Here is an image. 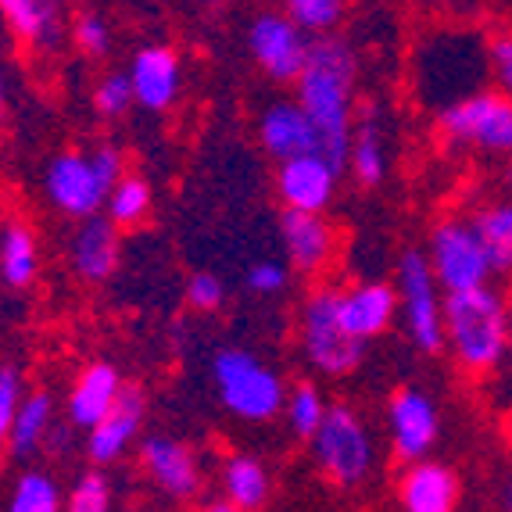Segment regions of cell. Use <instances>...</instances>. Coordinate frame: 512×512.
<instances>
[{
    "label": "cell",
    "instance_id": "cell-1",
    "mask_svg": "<svg viewBox=\"0 0 512 512\" xmlns=\"http://www.w3.org/2000/svg\"><path fill=\"white\" fill-rule=\"evenodd\" d=\"M355 83H359L355 51L341 36H316L294 86H298V104L316 126L319 154H326L341 172L355 126Z\"/></svg>",
    "mask_w": 512,
    "mask_h": 512
},
{
    "label": "cell",
    "instance_id": "cell-2",
    "mask_svg": "<svg viewBox=\"0 0 512 512\" xmlns=\"http://www.w3.org/2000/svg\"><path fill=\"white\" fill-rule=\"evenodd\" d=\"M444 351L470 376H495L509 359V312L495 283L444 294Z\"/></svg>",
    "mask_w": 512,
    "mask_h": 512
},
{
    "label": "cell",
    "instance_id": "cell-3",
    "mask_svg": "<svg viewBox=\"0 0 512 512\" xmlns=\"http://www.w3.org/2000/svg\"><path fill=\"white\" fill-rule=\"evenodd\" d=\"M212 380L226 412L248 423H265L283 412L287 387L280 373L265 366L248 348H219L212 359Z\"/></svg>",
    "mask_w": 512,
    "mask_h": 512
},
{
    "label": "cell",
    "instance_id": "cell-4",
    "mask_svg": "<svg viewBox=\"0 0 512 512\" xmlns=\"http://www.w3.org/2000/svg\"><path fill=\"white\" fill-rule=\"evenodd\" d=\"M337 291L341 287L316 283L298 312L301 355H305L308 366L323 376H348L362 362V355H366V344L355 341L344 330L341 312H337Z\"/></svg>",
    "mask_w": 512,
    "mask_h": 512
},
{
    "label": "cell",
    "instance_id": "cell-5",
    "mask_svg": "<svg viewBox=\"0 0 512 512\" xmlns=\"http://www.w3.org/2000/svg\"><path fill=\"white\" fill-rule=\"evenodd\" d=\"M308 444H312V459L323 470V477L337 487L366 484L376 466V444L366 419L344 402L326 409L323 423L308 437Z\"/></svg>",
    "mask_w": 512,
    "mask_h": 512
},
{
    "label": "cell",
    "instance_id": "cell-6",
    "mask_svg": "<svg viewBox=\"0 0 512 512\" xmlns=\"http://www.w3.org/2000/svg\"><path fill=\"white\" fill-rule=\"evenodd\" d=\"M427 262L430 273H434L437 287L444 294H459V291H477L495 283V269H491V258L480 233L473 230L470 215H444L430 226L427 240Z\"/></svg>",
    "mask_w": 512,
    "mask_h": 512
},
{
    "label": "cell",
    "instance_id": "cell-7",
    "mask_svg": "<svg viewBox=\"0 0 512 512\" xmlns=\"http://www.w3.org/2000/svg\"><path fill=\"white\" fill-rule=\"evenodd\" d=\"M441 133L448 144L473 147L484 154L512 151V97L502 90H473L444 104Z\"/></svg>",
    "mask_w": 512,
    "mask_h": 512
},
{
    "label": "cell",
    "instance_id": "cell-8",
    "mask_svg": "<svg viewBox=\"0 0 512 512\" xmlns=\"http://www.w3.org/2000/svg\"><path fill=\"white\" fill-rule=\"evenodd\" d=\"M394 294L402 308V323L409 341L423 355L444 351V291L437 287L423 251H405L394 273Z\"/></svg>",
    "mask_w": 512,
    "mask_h": 512
},
{
    "label": "cell",
    "instance_id": "cell-9",
    "mask_svg": "<svg viewBox=\"0 0 512 512\" xmlns=\"http://www.w3.org/2000/svg\"><path fill=\"white\" fill-rule=\"evenodd\" d=\"M43 190H47V201L61 215L79 222L104 212L111 183L104 180V172L97 169L90 151H61L43 172Z\"/></svg>",
    "mask_w": 512,
    "mask_h": 512
},
{
    "label": "cell",
    "instance_id": "cell-10",
    "mask_svg": "<svg viewBox=\"0 0 512 512\" xmlns=\"http://www.w3.org/2000/svg\"><path fill=\"white\" fill-rule=\"evenodd\" d=\"M387 437L398 462L430 459L437 437H441V412L437 402L419 387H402L387 402Z\"/></svg>",
    "mask_w": 512,
    "mask_h": 512
},
{
    "label": "cell",
    "instance_id": "cell-11",
    "mask_svg": "<svg viewBox=\"0 0 512 512\" xmlns=\"http://www.w3.org/2000/svg\"><path fill=\"white\" fill-rule=\"evenodd\" d=\"M308 40L305 29H298L287 15H258L248 29V51L258 61V69L276 83H294L298 72L305 69L308 58Z\"/></svg>",
    "mask_w": 512,
    "mask_h": 512
},
{
    "label": "cell",
    "instance_id": "cell-12",
    "mask_svg": "<svg viewBox=\"0 0 512 512\" xmlns=\"http://www.w3.org/2000/svg\"><path fill=\"white\" fill-rule=\"evenodd\" d=\"M341 169L319 151L294 154L276 169V194L287 212H326L337 194Z\"/></svg>",
    "mask_w": 512,
    "mask_h": 512
},
{
    "label": "cell",
    "instance_id": "cell-13",
    "mask_svg": "<svg viewBox=\"0 0 512 512\" xmlns=\"http://www.w3.org/2000/svg\"><path fill=\"white\" fill-rule=\"evenodd\" d=\"M144 419H147V394L137 384H126L119 394V402L108 409V416L97 419L94 427L86 430V459L94 462V466L119 462L140 441Z\"/></svg>",
    "mask_w": 512,
    "mask_h": 512
},
{
    "label": "cell",
    "instance_id": "cell-14",
    "mask_svg": "<svg viewBox=\"0 0 512 512\" xmlns=\"http://www.w3.org/2000/svg\"><path fill=\"white\" fill-rule=\"evenodd\" d=\"M280 237L287 248V262L301 276H323L337 255V230L323 212H287L283 208Z\"/></svg>",
    "mask_w": 512,
    "mask_h": 512
},
{
    "label": "cell",
    "instance_id": "cell-15",
    "mask_svg": "<svg viewBox=\"0 0 512 512\" xmlns=\"http://www.w3.org/2000/svg\"><path fill=\"white\" fill-rule=\"evenodd\" d=\"M140 466L151 477V484L162 495L176 498V502H190L201 491V466L197 455L176 437L151 434L140 441Z\"/></svg>",
    "mask_w": 512,
    "mask_h": 512
},
{
    "label": "cell",
    "instance_id": "cell-16",
    "mask_svg": "<svg viewBox=\"0 0 512 512\" xmlns=\"http://www.w3.org/2000/svg\"><path fill=\"white\" fill-rule=\"evenodd\" d=\"M69 262L83 283H108L122 262V230L108 215L79 219L69 244Z\"/></svg>",
    "mask_w": 512,
    "mask_h": 512
},
{
    "label": "cell",
    "instance_id": "cell-17",
    "mask_svg": "<svg viewBox=\"0 0 512 512\" xmlns=\"http://www.w3.org/2000/svg\"><path fill=\"white\" fill-rule=\"evenodd\" d=\"M129 86H133V101L147 111H165L176 104L183 86V65L180 54L172 47H144V51L133 54V65H129Z\"/></svg>",
    "mask_w": 512,
    "mask_h": 512
},
{
    "label": "cell",
    "instance_id": "cell-18",
    "mask_svg": "<svg viewBox=\"0 0 512 512\" xmlns=\"http://www.w3.org/2000/svg\"><path fill=\"white\" fill-rule=\"evenodd\" d=\"M337 312H341L344 330L366 344L398 319V294L391 283L380 280L351 283L348 291H337Z\"/></svg>",
    "mask_w": 512,
    "mask_h": 512
},
{
    "label": "cell",
    "instance_id": "cell-19",
    "mask_svg": "<svg viewBox=\"0 0 512 512\" xmlns=\"http://www.w3.org/2000/svg\"><path fill=\"white\" fill-rule=\"evenodd\" d=\"M462 498L459 473L434 459L409 462L398 480V502L402 512H455Z\"/></svg>",
    "mask_w": 512,
    "mask_h": 512
},
{
    "label": "cell",
    "instance_id": "cell-20",
    "mask_svg": "<svg viewBox=\"0 0 512 512\" xmlns=\"http://www.w3.org/2000/svg\"><path fill=\"white\" fill-rule=\"evenodd\" d=\"M122 387V373L111 362H90L83 373L76 376V384L69 391V402H65V416L76 430H90L97 419L108 416V409L119 402Z\"/></svg>",
    "mask_w": 512,
    "mask_h": 512
},
{
    "label": "cell",
    "instance_id": "cell-21",
    "mask_svg": "<svg viewBox=\"0 0 512 512\" xmlns=\"http://www.w3.org/2000/svg\"><path fill=\"white\" fill-rule=\"evenodd\" d=\"M258 140L276 162H287L294 154L319 151L316 126L298 101H276L258 115Z\"/></svg>",
    "mask_w": 512,
    "mask_h": 512
},
{
    "label": "cell",
    "instance_id": "cell-22",
    "mask_svg": "<svg viewBox=\"0 0 512 512\" xmlns=\"http://www.w3.org/2000/svg\"><path fill=\"white\" fill-rule=\"evenodd\" d=\"M0 15L29 51H54L65 36V0H0Z\"/></svg>",
    "mask_w": 512,
    "mask_h": 512
},
{
    "label": "cell",
    "instance_id": "cell-23",
    "mask_svg": "<svg viewBox=\"0 0 512 512\" xmlns=\"http://www.w3.org/2000/svg\"><path fill=\"white\" fill-rule=\"evenodd\" d=\"M40 240L26 219L0 222V283L11 291H26L40 276Z\"/></svg>",
    "mask_w": 512,
    "mask_h": 512
},
{
    "label": "cell",
    "instance_id": "cell-24",
    "mask_svg": "<svg viewBox=\"0 0 512 512\" xmlns=\"http://www.w3.org/2000/svg\"><path fill=\"white\" fill-rule=\"evenodd\" d=\"M344 169L351 172V180L359 187H380L387 180V137L384 122L376 119L373 111H366L362 119L351 126V144H348V162Z\"/></svg>",
    "mask_w": 512,
    "mask_h": 512
},
{
    "label": "cell",
    "instance_id": "cell-25",
    "mask_svg": "<svg viewBox=\"0 0 512 512\" xmlns=\"http://www.w3.org/2000/svg\"><path fill=\"white\" fill-rule=\"evenodd\" d=\"M470 222H473V230L480 233V240H484L495 276L512 280V197L484 201V205L470 215Z\"/></svg>",
    "mask_w": 512,
    "mask_h": 512
},
{
    "label": "cell",
    "instance_id": "cell-26",
    "mask_svg": "<svg viewBox=\"0 0 512 512\" xmlns=\"http://www.w3.org/2000/svg\"><path fill=\"white\" fill-rule=\"evenodd\" d=\"M269 473L255 455H230L222 462V498L240 512H258L269 502Z\"/></svg>",
    "mask_w": 512,
    "mask_h": 512
},
{
    "label": "cell",
    "instance_id": "cell-27",
    "mask_svg": "<svg viewBox=\"0 0 512 512\" xmlns=\"http://www.w3.org/2000/svg\"><path fill=\"white\" fill-rule=\"evenodd\" d=\"M54 427V398L47 391H33L22 398L15 412V423H11L8 434V452L15 459H29L43 448L47 434Z\"/></svg>",
    "mask_w": 512,
    "mask_h": 512
},
{
    "label": "cell",
    "instance_id": "cell-28",
    "mask_svg": "<svg viewBox=\"0 0 512 512\" xmlns=\"http://www.w3.org/2000/svg\"><path fill=\"white\" fill-rule=\"evenodd\" d=\"M65 491L47 470H26L11 484L4 512H61Z\"/></svg>",
    "mask_w": 512,
    "mask_h": 512
},
{
    "label": "cell",
    "instance_id": "cell-29",
    "mask_svg": "<svg viewBox=\"0 0 512 512\" xmlns=\"http://www.w3.org/2000/svg\"><path fill=\"white\" fill-rule=\"evenodd\" d=\"M154 205V194H151V183L144 176H122L115 187L108 190V201H104V215H108L119 230H133L140 222L151 215Z\"/></svg>",
    "mask_w": 512,
    "mask_h": 512
},
{
    "label": "cell",
    "instance_id": "cell-30",
    "mask_svg": "<svg viewBox=\"0 0 512 512\" xmlns=\"http://www.w3.org/2000/svg\"><path fill=\"white\" fill-rule=\"evenodd\" d=\"M326 409H330V402H326L323 391H319L316 384H298L291 394H287V402H283L287 423H291L294 434L305 437V441L319 430V423H323Z\"/></svg>",
    "mask_w": 512,
    "mask_h": 512
},
{
    "label": "cell",
    "instance_id": "cell-31",
    "mask_svg": "<svg viewBox=\"0 0 512 512\" xmlns=\"http://www.w3.org/2000/svg\"><path fill=\"white\" fill-rule=\"evenodd\" d=\"M61 512H111V480L101 473V466L83 470L72 480Z\"/></svg>",
    "mask_w": 512,
    "mask_h": 512
},
{
    "label": "cell",
    "instance_id": "cell-32",
    "mask_svg": "<svg viewBox=\"0 0 512 512\" xmlns=\"http://www.w3.org/2000/svg\"><path fill=\"white\" fill-rule=\"evenodd\" d=\"M283 15L305 33L326 36L344 15V0H283Z\"/></svg>",
    "mask_w": 512,
    "mask_h": 512
},
{
    "label": "cell",
    "instance_id": "cell-33",
    "mask_svg": "<svg viewBox=\"0 0 512 512\" xmlns=\"http://www.w3.org/2000/svg\"><path fill=\"white\" fill-rule=\"evenodd\" d=\"M69 33H72V43L79 47V54H86V58H104V54L111 51V29L97 11H79V15L72 18Z\"/></svg>",
    "mask_w": 512,
    "mask_h": 512
},
{
    "label": "cell",
    "instance_id": "cell-34",
    "mask_svg": "<svg viewBox=\"0 0 512 512\" xmlns=\"http://www.w3.org/2000/svg\"><path fill=\"white\" fill-rule=\"evenodd\" d=\"M133 86H129L126 72H108L101 83L94 86V108L104 119H122L133 108Z\"/></svg>",
    "mask_w": 512,
    "mask_h": 512
},
{
    "label": "cell",
    "instance_id": "cell-35",
    "mask_svg": "<svg viewBox=\"0 0 512 512\" xmlns=\"http://www.w3.org/2000/svg\"><path fill=\"white\" fill-rule=\"evenodd\" d=\"M26 398V387H22V373L15 366H0V448H8L11 423H15V412Z\"/></svg>",
    "mask_w": 512,
    "mask_h": 512
},
{
    "label": "cell",
    "instance_id": "cell-36",
    "mask_svg": "<svg viewBox=\"0 0 512 512\" xmlns=\"http://www.w3.org/2000/svg\"><path fill=\"white\" fill-rule=\"evenodd\" d=\"M226 301V287L215 273H194L187 280V305L194 312H219Z\"/></svg>",
    "mask_w": 512,
    "mask_h": 512
},
{
    "label": "cell",
    "instance_id": "cell-37",
    "mask_svg": "<svg viewBox=\"0 0 512 512\" xmlns=\"http://www.w3.org/2000/svg\"><path fill=\"white\" fill-rule=\"evenodd\" d=\"M487 72L498 83L502 94L512 97V33H498L495 40H487Z\"/></svg>",
    "mask_w": 512,
    "mask_h": 512
},
{
    "label": "cell",
    "instance_id": "cell-38",
    "mask_svg": "<svg viewBox=\"0 0 512 512\" xmlns=\"http://www.w3.org/2000/svg\"><path fill=\"white\" fill-rule=\"evenodd\" d=\"M287 280H291V273H287V265L280 262H255L248 269V287L255 294H265V298H273V294H280L283 287H287Z\"/></svg>",
    "mask_w": 512,
    "mask_h": 512
},
{
    "label": "cell",
    "instance_id": "cell-39",
    "mask_svg": "<svg viewBox=\"0 0 512 512\" xmlns=\"http://www.w3.org/2000/svg\"><path fill=\"white\" fill-rule=\"evenodd\" d=\"M505 312H509V359H505V366H509V398H512V291L505 294Z\"/></svg>",
    "mask_w": 512,
    "mask_h": 512
},
{
    "label": "cell",
    "instance_id": "cell-40",
    "mask_svg": "<svg viewBox=\"0 0 512 512\" xmlns=\"http://www.w3.org/2000/svg\"><path fill=\"white\" fill-rule=\"evenodd\" d=\"M498 502H502V512H512V473L502 480V491H498Z\"/></svg>",
    "mask_w": 512,
    "mask_h": 512
},
{
    "label": "cell",
    "instance_id": "cell-41",
    "mask_svg": "<svg viewBox=\"0 0 512 512\" xmlns=\"http://www.w3.org/2000/svg\"><path fill=\"white\" fill-rule=\"evenodd\" d=\"M4 119H8V83L0 76V126H4Z\"/></svg>",
    "mask_w": 512,
    "mask_h": 512
},
{
    "label": "cell",
    "instance_id": "cell-42",
    "mask_svg": "<svg viewBox=\"0 0 512 512\" xmlns=\"http://www.w3.org/2000/svg\"><path fill=\"white\" fill-rule=\"evenodd\" d=\"M205 512H240V509H237V505L226 502V498H222V502H212V505H208Z\"/></svg>",
    "mask_w": 512,
    "mask_h": 512
},
{
    "label": "cell",
    "instance_id": "cell-43",
    "mask_svg": "<svg viewBox=\"0 0 512 512\" xmlns=\"http://www.w3.org/2000/svg\"><path fill=\"white\" fill-rule=\"evenodd\" d=\"M434 8H459V4H466V0H430Z\"/></svg>",
    "mask_w": 512,
    "mask_h": 512
},
{
    "label": "cell",
    "instance_id": "cell-44",
    "mask_svg": "<svg viewBox=\"0 0 512 512\" xmlns=\"http://www.w3.org/2000/svg\"><path fill=\"white\" fill-rule=\"evenodd\" d=\"M505 158H509V162H505V180H509V187H512V151L505 154Z\"/></svg>",
    "mask_w": 512,
    "mask_h": 512
}]
</instances>
